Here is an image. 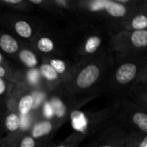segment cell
<instances>
[{"instance_id":"52a82bcc","label":"cell","mask_w":147,"mask_h":147,"mask_svg":"<svg viewBox=\"0 0 147 147\" xmlns=\"http://www.w3.org/2000/svg\"><path fill=\"white\" fill-rule=\"evenodd\" d=\"M28 46L42 59L66 58L63 27L55 23L40 32Z\"/></svg>"},{"instance_id":"7402d4cb","label":"cell","mask_w":147,"mask_h":147,"mask_svg":"<svg viewBox=\"0 0 147 147\" xmlns=\"http://www.w3.org/2000/svg\"><path fill=\"white\" fill-rule=\"evenodd\" d=\"M0 9L20 13H34L28 0H0Z\"/></svg>"},{"instance_id":"603a6c76","label":"cell","mask_w":147,"mask_h":147,"mask_svg":"<svg viewBox=\"0 0 147 147\" xmlns=\"http://www.w3.org/2000/svg\"><path fill=\"white\" fill-rule=\"evenodd\" d=\"M122 147H147V134L138 131L127 132Z\"/></svg>"},{"instance_id":"e0dca14e","label":"cell","mask_w":147,"mask_h":147,"mask_svg":"<svg viewBox=\"0 0 147 147\" xmlns=\"http://www.w3.org/2000/svg\"><path fill=\"white\" fill-rule=\"evenodd\" d=\"M43 61L47 62L53 67L60 78L62 84L66 82L72 76L77 66L66 58H52L44 59Z\"/></svg>"},{"instance_id":"3957f363","label":"cell","mask_w":147,"mask_h":147,"mask_svg":"<svg viewBox=\"0 0 147 147\" xmlns=\"http://www.w3.org/2000/svg\"><path fill=\"white\" fill-rule=\"evenodd\" d=\"M134 10L118 0H75L73 22L96 26L111 35L119 31V22Z\"/></svg>"},{"instance_id":"cb8c5ba5","label":"cell","mask_w":147,"mask_h":147,"mask_svg":"<svg viewBox=\"0 0 147 147\" xmlns=\"http://www.w3.org/2000/svg\"><path fill=\"white\" fill-rule=\"evenodd\" d=\"M84 142V139L78 134L72 132L65 140L59 143L49 144L47 147H79Z\"/></svg>"},{"instance_id":"277c9868","label":"cell","mask_w":147,"mask_h":147,"mask_svg":"<svg viewBox=\"0 0 147 147\" xmlns=\"http://www.w3.org/2000/svg\"><path fill=\"white\" fill-rule=\"evenodd\" d=\"M146 69L147 53L114 55L113 64L103 85L102 95H109L112 102L116 101L129 87L136 84L138 77Z\"/></svg>"},{"instance_id":"2e32d148","label":"cell","mask_w":147,"mask_h":147,"mask_svg":"<svg viewBox=\"0 0 147 147\" xmlns=\"http://www.w3.org/2000/svg\"><path fill=\"white\" fill-rule=\"evenodd\" d=\"M23 44L26 43H23L3 28H0V53L7 59L9 58L11 62Z\"/></svg>"},{"instance_id":"5bb4252c","label":"cell","mask_w":147,"mask_h":147,"mask_svg":"<svg viewBox=\"0 0 147 147\" xmlns=\"http://www.w3.org/2000/svg\"><path fill=\"white\" fill-rule=\"evenodd\" d=\"M13 61L14 64L24 71L38 69L42 63V59L28 44H23Z\"/></svg>"},{"instance_id":"ffe728a7","label":"cell","mask_w":147,"mask_h":147,"mask_svg":"<svg viewBox=\"0 0 147 147\" xmlns=\"http://www.w3.org/2000/svg\"><path fill=\"white\" fill-rule=\"evenodd\" d=\"M3 138L8 141L10 147H47L32 138L27 131L21 130L16 134Z\"/></svg>"},{"instance_id":"30bf717a","label":"cell","mask_w":147,"mask_h":147,"mask_svg":"<svg viewBox=\"0 0 147 147\" xmlns=\"http://www.w3.org/2000/svg\"><path fill=\"white\" fill-rule=\"evenodd\" d=\"M47 101L52 110V119L61 127L69 121L71 112L80 109L84 104L71 99L59 85L47 95Z\"/></svg>"},{"instance_id":"484cf974","label":"cell","mask_w":147,"mask_h":147,"mask_svg":"<svg viewBox=\"0 0 147 147\" xmlns=\"http://www.w3.org/2000/svg\"><path fill=\"white\" fill-rule=\"evenodd\" d=\"M0 147H10L9 144L8 143V141L3 137L0 138Z\"/></svg>"},{"instance_id":"8fae6325","label":"cell","mask_w":147,"mask_h":147,"mask_svg":"<svg viewBox=\"0 0 147 147\" xmlns=\"http://www.w3.org/2000/svg\"><path fill=\"white\" fill-rule=\"evenodd\" d=\"M127 131L119 125L114 117L97 133L87 139L79 147H122Z\"/></svg>"},{"instance_id":"4316f807","label":"cell","mask_w":147,"mask_h":147,"mask_svg":"<svg viewBox=\"0 0 147 147\" xmlns=\"http://www.w3.org/2000/svg\"><path fill=\"white\" fill-rule=\"evenodd\" d=\"M0 12H1V10H0Z\"/></svg>"},{"instance_id":"8992f818","label":"cell","mask_w":147,"mask_h":147,"mask_svg":"<svg viewBox=\"0 0 147 147\" xmlns=\"http://www.w3.org/2000/svg\"><path fill=\"white\" fill-rule=\"evenodd\" d=\"M114 114L115 107L111 103V105L98 111L74 110L70 115L69 121L73 132L86 140L102 128L114 117Z\"/></svg>"},{"instance_id":"7c38bea8","label":"cell","mask_w":147,"mask_h":147,"mask_svg":"<svg viewBox=\"0 0 147 147\" xmlns=\"http://www.w3.org/2000/svg\"><path fill=\"white\" fill-rule=\"evenodd\" d=\"M60 127L61 126L53 119L39 118L31 123L27 132L36 141L47 146Z\"/></svg>"},{"instance_id":"9c48e42d","label":"cell","mask_w":147,"mask_h":147,"mask_svg":"<svg viewBox=\"0 0 147 147\" xmlns=\"http://www.w3.org/2000/svg\"><path fill=\"white\" fill-rule=\"evenodd\" d=\"M115 107L114 119L125 130L138 131L147 134V110L127 102H112Z\"/></svg>"},{"instance_id":"ac0fdd59","label":"cell","mask_w":147,"mask_h":147,"mask_svg":"<svg viewBox=\"0 0 147 147\" xmlns=\"http://www.w3.org/2000/svg\"><path fill=\"white\" fill-rule=\"evenodd\" d=\"M38 70H39L44 88L47 92H50L55 90L60 84H62V81L60 78L47 62L42 60V63L40 65Z\"/></svg>"},{"instance_id":"5b68a950","label":"cell","mask_w":147,"mask_h":147,"mask_svg":"<svg viewBox=\"0 0 147 147\" xmlns=\"http://www.w3.org/2000/svg\"><path fill=\"white\" fill-rule=\"evenodd\" d=\"M53 24L54 22L33 13L9 10L0 12V28L28 45L40 32Z\"/></svg>"},{"instance_id":"4fadbf2b","label":"cell","mask_w":147,"mask_h":147,"mask_svg":"<svg viewBox=\"0 0 147 147\" xmlns=\"http://www.w3.org/2000/svg\"><path fill=\"white\" fill-rule=\"evenodd\" d=\"M118 30L142 31L147 30V4L134 10L127 17L119 22Z\"/></svg>"},{"instance_id":"d4e9b609","label":"cell","mask_w":147,"mask_h":147,"mask_svg":"<svg viewBox=\"0 0 147 147\" xmlns=\"http://www.w3.org/2000/svg\"><path fill=\"white\" fill-rule=\"evenodd\" d=\"M9 63H11V61L7 59L6 57H4L1 53H0V64H9ZM14 63V62H13Z\"/></svg>"},{"instance_id":"6da1fadb","label":"cell","mask_w":147,"mask_h":147,"mask_svg":"<svg viewBox=\"0 0 147 147\" xmlns=\"http://www.w3.org/2000/svg\"><path fill=\"white\" fill-rule=\"evenodd\" d=\"M113 61V53L106 48L77 65L72 76L60 86L71 99L86 104L102 96L103 85Z\"/></svg>"},{"instance_id":"44dd1931","label":"cell","mask_w":147,"mask_h":147,"mask_svg":"<svg viewBox=\"0 0 147 147\" xmlns=\"http://www.w3.org/2000/svg\"><path fill=\"white\" fill-rule=\"evenodd\" d=\"M16 84L0 78V123L8 110V104Z\"/></svg>"},{"instance_id":"9a60e30c","label":"cell","mask_w":147,"mask_h":147,"mask_svg":"<svg viewBox=\"0 0 147 147\" xmlns=\"http://www.w3.org/2000/svg\"><path fill=\"white\" fill-rule=\"evenodd\" d=\"M124 101L134 104L144 110H147V88L146 85L135 84L129 87L116 101Z\"/></svg>"},{"instance_id":"ba28073f","label":"cell","mask_w":147,"mask_h":147,"mask_svg":"<svg viewBox=\"0 0 147 147\" xmlns=\"http://www.w3.org/2000/svg\"><path fill=\"white\" fill-rule=\"evenodd\" d=\"M108 48L114 55H136L146 53L147 30H121L114 33L109 36Z\"/></svg>"},{"instance_id":"7a4b0ae2","label":"cell","mask_w":147,"mask_h":147,"mask_svg":"<svg viewBox=\"0 0 147 147\" xmlns=\"http://www.w3.org/2000/svg\"><path fill=\"white\" fill-rule=\"evenodd\" d=\"M63 30L65 57L75 65L96 56L108 48L109 34L96 26L72 22L64 25Z\"/></svg>"},{"instance_id":"d6986e66","label":"cell","mask_w":147,"mask_h":147,"mask_svg":"<svg viewBox=\"0 0 147 147\" xmlns=\"http://www.w3.org/2000/svg\"><path fill=\"white\" fill-rule=\"evenodd\" d=\"M0 127L7 133V136L16 134L22 130V116L16 111L8 109L1 121Z\"/></svg>"}]
</instances>
